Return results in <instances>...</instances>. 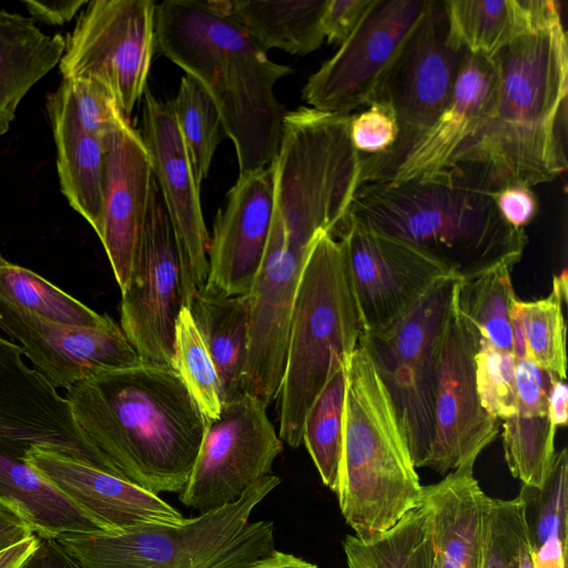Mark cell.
<instances>
[{
    "mask_svg": "<svg viewBox=\"0 0 568 568\" xmlns=\"http://www.w3.org/2000/svg\"><path fill=\"white\" fill-rule=\"evenodd\" d=\"M121 295L120 327L140 359L171 365L184 298L178 241L155 178L130 283Z\"/></svg>",
    "mask_w": 568,
    "mask_h": 568,
    "instance_id": "13",
    "label": "cell"
},
{
    "mask_svg": "<svg viewBox=\"0 0 568 568\" xmlns=\"http://www.w3.org/2000/svg\"><path fill=\"white\" fill-rule=\"evenodd\" d=\"M38 544L34 534L29 539L0 552V568H19Z\"/></svg>",
    "mask_w": 568,
    "mask_h": 568,
    "instance_id": "50",
    "label": "cell"
},
{
    "mask_svg": "<svg viewBox=\"0 0 568 568\" xmlns=\"http://www.w3.org/2000/svg\"><path fill=\"white\" fill-rule=\"evenodd\" d=\"M337 237L344 247L363 333L389 326L438 280L455 276L426 252L377 232L348 214Z\"/></svg>",
    "mask_w": 568,
    "mask_h": 568,
    "instance_id": "14",
    "label": "cell"
},
{
    "mask_svg": "<svg viewBox=\"0 0 568 568\" xmlns=\"http://www.w3.org/2000/svg\"><path fill=\"white\" fill-rule=\"evenodd\" d=\"M511 270L501 265L467 280H458L455 302L480 339L514 354L511 304L516 295Z\"/></svg>",
    "mask_w": 568,
    "mask_h": 568,
    "instance_id": "35",
    "label": "cell"
},
{
    "mask_svg": "<svg viewBox=\"0 0 568 568\" xmlns=\"http://www.w3.org/2000/svg\"><path fill=\"white\" fill-rule=\"evenodd\" d=\"M22 513L12 504L0 499V552L34 535Z\"/></svg>",
    "mask_w": 568,
    "mask_h": 568,
    "instance_id": "46",
    "label": "cell"
},
{
    "mask_svg": "<svg viewBox=\"0 0 568 568\" xmlns=\"http://www.w3.org/2000/svg\"><path fill=\"white\" fill-rule=\"evenodd\" d=\"M243 568H317V566L292 554L275 549L270 555L262 557Z\"/></svg>",
    "mask_w": 568,
    "mask_h": 568,
    "instance_id": "49",
    "label": "cell"
},
{
    "mask_svg": "<svg viewBox=\"0 0 568 568\" xmlns=\"http://www.w3.org/2000/svg\"><path fill=\"white\" fill-rule=\"evenodd\" d=\"M426 6L427 0H372L348 38L307 79L302 99L343 115L375 101Z\"/></svg>",
    "mask_w": 568,
    "mask_h": 568,
    "instance_id": "11",
    "label": "cell"
},
{
    "mask_svg": "<svg viewBox=\"0 0 568 568\" xmlns=\"http://www.w3.org/2000/svg\"><path fill=\"white\" fill-rule=\"evenodd\" d=\"M171 104L195 183L201 187L220 141L222 124L219 111L202 85L187 74L181 78Z\"/></svg>",
    "mask_w": 568,
    "mask_h": 568,
    "instance_id": "37",
    "label": "cell"
},
{
    "mask_svg": "<svg viewBox=\"0 0 568 568\" xmlns=\"http://www.w3.org/2000/svg\"><path fill=\"white\" fill-rule=\"evenodd\" d=\"M38 536V544L19 568H82L53 539Z\"/></svg>",
    "mask_w": 568,
    "mask_h": 568,
    "instance_id": "47",
    "label": "cell"
},
{
    "mask_svg": "<svg viewBox=\"0 0 568 568\" xmlns=\"http://www.w3.org/2000/svg\"><path fill=\"white\" fill-rule=\"evenodd\" d=\"M432 513V568H480L490 499L465 465L423 487Z\"/></svg>",
    "mask_w": 568,
    "mask_h": 568,
    "instance_id": "23",
    "label": "cell"
},
{
    "mask_svg": "<svg viewBox=\"0 0 568 568\" xmlns=\"http://www.w3.org/2000/svg\"><path fill=\"white\" fill-rule=\"evenodd\" d=\"M154 30L155 50L213 100L234 144L240 174L268 166L277 155L287 113L274 87L293 69L268 59L226 1L155 3Z\"/></svg>",
    "mask_w": 568,
    "mask_h": 568,
    "instance_id": "3",
    "label": "cell"
},
{
    "mask_svg": "<svg viewBox=\"0 0 568 568\" xmlns=\"http://www.w3.org/2000/svg\"><path fill=\"white\" fill-rule=\"evenodd\" d=\"M465 53L448 33L444 2L427 0L377 98L388 102L396 114L397 143L383 159L363 158L361 185L385 180L445 110Z\"/></svg>",
    "mask_w": 568,
    "mask_h": 568,
    "instance_id": "9",
    "label": "cell"
},
{
    "mask_svg": "<svg viewBox=\"0 0 568 568\" xmlns=\"http://www.w3.org/2000/svg\"><path fill=\"white\" fill-rule=\"evenodd\" d=\"M546 0H444L450 38L493 60L534 23Z\"/></svg>",
    "mask_w": 568,
    "mask_h": 568,
    "instance_id": "29",
    "label": "cell"
},
{
    "mask_svg": "<svg viewBox=\"0 0 568 568\" xmlns=\"http://www.w3.org/2000/svg\"><path fill=\"white\" fill-rule=\"evenodd\" d=\"M59 87L80 125L90 134L110 143L113 131L126 119L112 94L100 83L88 79L62 80Z\"/></svg>",
    "mask_w": 568,
    "mask_h": 568,
    "instance_id": "41",
    "label": "cell"
},
{
    "mask_svg": "<svg viewBox=\"0 0 568 568\" xmlns=\"http://www.w3.org/2000/svg\"><path fill=\"white\" fill-rule=\"evenodd\" d=\"M153 178L141 133L124 119L108 148L102 221L97 234L121 293L132 275Z\"/></svg>",
    "mask_w": 568,
    "mask_h": 568,
    "instance_id": "21",
    "label": "cell"
},
{
    "mask_svg": "<svg viewBox=\"0 0 568 568\" xmlns=\"http://www.w3.org/2000/svg\"><path fill=\"white\" fill-rule=\"evenodd\" d=\"M363 326L341 240L323 233L300 280L278 395L280 438L303 444L314 400L359 344Z\"/></svg>",
    "mask_w": 568,
    "mask_h": 568,
    "instance_id": "7",
    "label": "cell"
},
{
    "mask_svg": "<svg viewBox=\"0 0 568 568\" xmlns=\"http://www.w3.org/2000/svg\"><path fill=\"white\" fill-rule=\"evenodd\" d=\"M23 356L20 345L0 335V440L52 449L98 466L65 397Z\"/></svg>",
    "mask_w": 568,
    "mask_h": 568,
    "instance_id": "18",
    "label": "cell"
},
{
    "mask_svg": "<svg viewBox=\"0 0 568 568\" xmlns=\"http://www.w3.org/2000/svg\"><path fill=\"white\" fill-rule=\"evenodd\" d=\"M528 539L526 538L519 551V568H534Z\"/></svg>",
    "mask_w": 568,
    "mask_h": 568,
    "instance_id": "51",
    "label": "cell"
},
{
    "mask_svg": "<svg viewBox=\"0 0 568 568\" xmlns=\"http://www.w3.org/2000/svg\"><path fill=\"white\" fill-rule=\"evenodd\" d=\"M186 307L216 366L223 403L231 400L243 393L248 345L247 294L226 296L203 286Z\"/></svg>",
    "mask_w": 568,
    "mask_h": 568,
    "instance_id": "28",
    "label": "cell"
},
{
    "mask_svg": "<svg viewBox=\"0 0 568 568\" xmlns=\"http://www.w3.org/2000/svg\"><path fill=\"white\" fill-rule=\"evenodd\" d=\"M423 487L388 393L358 344L347 361L341 513L354 536L369 540L418 506Z\"/></svg>",
    "mask_w": 568,
    "mask_h": 568,
    "instance_id": "5",
    "label": "cell"
},
{
    "mask_svg": "<svg viewBox=\"0 0 568 568\" xmlns=\"http://www.w3.org/2000/svg\"><path fill=\"white\" fill-rule=\"evenodd\" d=\"M398 122L390 104L382 99L352 115L349 134L355 150L365 159L388 155L398 140Z\"/></svg>",
    "mask_w": 568,
    "mask_h": 568,
    "instance_id": "42",
    "label": "cell"
},
{
    "mask_svg": "<svg viewBox=\"0 0 568 568\" xmlns=\"http://www.w3.org/2000/svg\"><path fill=\"white\" fill-rule=\"evenodd\" d=\"M566 270L554 277L552 292L536 301L515 297L511 304L514 355L526 359L559 379H566Z\"/></svg>",
    "mask_w": 568,
    "mask_h": 568,
    "instance_id": "32",
    "label": "cell"
},
{
    "mask_svg": "<svg viewBox=\"0 0 568 568\" xmlns=\"http://www.w3.org/2000/svg\"><path fill=\"white\" fill-rule=\"evenodd\" d=\"M494 199L504 220L517 229H525L538 211V202L531 187L507 186L494 192Z\"/></svg>",
    "mask_w": 568,
    "mask_h": 568,
    "instance_id": "44",
    "label": "cell"
},
{
    "mask_svg": "<svg viewBox=\"0 0 568 568\" xmlns=\"http://www.w3.org/2000/svg\"><path fill=\"white\" fill-rule=\"evenodd\" d=\"M154 13L152 0L88 1L64 37L62 79L100 83L129 119L146 89L155 50Z\"/></svg>",
    "mask_w": 568,
    "mask_h": 568,
    "instance_id": "10",
    "label": "cell"
},
{
    "mask_svg": "<svg viewBox=\"0 0 568 568\" xmlns=\"http://www.w3.org/2000/svg\"><path fill=\"white\" fill-rule=\"evenodd\" d=\"M262 400L246 392L223 403L207 420L202 443L179 500L201 513L236 501L251 486L272 474L282 439Z\"/></svg>",
    "mask_w": 568,
    "mask_h": 568,
    "instance_id": "12",
    "label": "cell"
},
{
    "mask_svg": "<svg viewBox=\"0 0 568 568\" xmlns=\"http://www.w3.org/2000/svg\"><path fill=\"white\" fill-rule=\"evenodd\" d=\"M493 60L494 105L449 170L489 192L551 182L567 169L568 42L560 3L546 0L530 28Z\"/></svg>",
    "mask_w": 568,
    "mask_h": 568,
    "instance_id": "1",
    "label": "cell"
},
{
    "mask_svg": "<svg viewBox=\"0 0 568 568\" xmlns=\"http://www.w3.org/2000/svg\"><path fill=\"white\" fill-rule=\"evenodd\" d=\"M526 535L534 568H566L568 524V454H555L540 487L521 485Z\"/></svg>",
    "mask_w": 568,
    "mask_h": 568,
    "instance_id": "31",
    "label": "cell"
},
{
    "mask_svg": "<svg viewBox=\"0 0 568 568\" xmlns=\"http://www.w3.org/2000/svg\"><path fill=\"white\" fill-rule=\"evenodd\" d=\"M30 18L49 26H62L71 21L85 7V0H23Z\"/></svg>",
    "mask_w": 568,
    "mask_h": 568,
    "instance_id": "45",
    "label": "cell"
},
{
    "mask_svg": "<svg viewBox=\"0 0 568 568\" xmlns=\"http://www.w3.org/2000/svg\"><path fill=\"white\" fill-rule=\"evenodd\" d=\"M458 280H438L403 317L359 339L393 403L416 468L426 466L433 445L439 351Z\"/></svg>",
    "mask_w": 568,
    "mask_h": 568,
    "instance_id": "8",
    "label": "cell"
},
{
    "mask_svg": "<svg viewBox=\"0 0 568 568\" xmlns=\"http://www.w3.org/2000/svg\"><path fill=\"white\" fill-rule=\"evenodd\" d=\"M346 382L347 362L333 374L314 400L302 437L323 484L335 494L342 460Z\"/></svg>",
    "mask_w": 568,
    "mask_h": 568,
    "instance_id": "36",
    "label": "cell"
},
{
    "mask_svg": "<svg viewBox=\"0 0 568 568\" xmlns=\"http://www.w3.org/2000/svg\"><path fill=\"white\" fill-rule=\"evenodd\" d=\"M0 331L18 342L33 368L57 389L142 363L113 320L98 327L64 325L0 303Z\"/></svg>",
    "mask_w": 568,
    "mask_h": 568,
    "instance_id": "17",
    "label": "cell"
},
{
    "mask_svg": "<svg viewBox=\"0 0 568 568\" xmlns=\"http://www.w3.org/2000/svg\"><path fill=\"white\" fill-rule=\"evenodd\" d=\"M552 376L529 361H517V410L503 420V448L510 474L526 486L544 484L556 454L557 428L548 414Z\"/></svg>",
    "mask_w": 568,
    "mask_h": 568,
    "instance_id": "25",
    "label": "cell"
},
{
    "mask_svg": "<svg viewBox=\"0 0 568 568\" xmlns=\"http://www.w3.org/2000/svg\"><path fill=\"white\" fill-rule=\"evenodd\" d=\"M28 448L0 440V499L17 507L41 537L101 531L27 460Z\"/></svg>",
    "mask_w": 568,
    "mask_h": 568,
    "instance_id": "26",
    "label": "cell"
},
{
    "mask_svg": "<svg viewBox=\"0 0 568 568\" xmlns=\"http://www.w3.org/2000/svg\"><path fill=\"white\" fill-rule=\"evenodd\" d=\"M526 538L520 497L507 500L491 498L480 568H519V551Z\"/></svg>",
    "mask_w": 568,
    "mask_h": 568,
    "instance_id": "40",
    "label": "cell"
},
{
    "mask_svg": "<svg viewBox=\"0 0 568 568\" xmlns=\"http://www.w3.org/2000/svg\"><path fill=\"white\" fill-rule=\"evenodd\" d=\"M45 111L57 149L60 189L70 206L98 234L103 211L105 143L79 123L60 87L47 95Z\"/></svg>",
    "mask_w": 568,
    "mask_h": 568,
    "instance_id": "24",
    "label": "cell"
},
{
    "mask_svg": "<svg viewBox=\"0 0 568 568\" xmlns=\"http://www.w3.org/2000/svg\"><path fill=\"white\" fill-rule=\"evenodd\" d=\"M141 136L171 219L181 260L184 306L202 288L209 273L210 236L204 223L200 189L180 134L171 101L143 94Z\"/></svg>",
    "mask_w": 568,
    "mask_h": 568,
    "instance_id": "16",
    "label": "cell"
},
{
    "mask_svg": "<svg viewBox=\"0 0 568 568\" xmlns=\"http://www.w3.org/2000/svg\"><path fill=\"white\" fill-rule=\"evenodd\" d=\"M280 483L266 475L236 501L178 523L53 539L82 568H243L275 550L274 524L250 516Z\"/></svg>",
    "mask_w": 568,
    "mask_h": 568,
    "instance_id": "6",
    "label": "cell"
},
{
    "mask_svg": "<svg viewBox=\"0 0 568 568\" xmlns=\"http://www.w3.org/2000/svg\"><path fill=\"white\" fill-rule=\"evenodd\" d=\"M371 3L372 0H326L322 28L327 42L342 44Z\"/></svg>",
    "mask_w": 568,
    "mask_h": 568,
    "instance_id": "43",
    "label": "cell"
},
{
    "mask_svg": "<svg viewBox=\"0 0 568 568\" xmlns=\"http://www.w3.org/2000/svg\"><path fill=\"white\" fill-rule=\"evenodd\" d=\"M478 346L479 336L457 308L454 293L442 337L434 439L425 466L444 476L465 465H474L499 432V419L483 408L476 389Z\"/></svg>",
    "mask_w": 568,
    "mask_h": 568,
    "instance_id": "15",
    "label": "cell"
},
{
    "mask_svg": "<svg viewBox=\"0 0 568 568\" xmlns=\"http://www.w3.org/2000/svg\"><path fill=\"white\" fill-rule=\"evenodd\" d=\"M348 568H432V513L424 497L392 528L369 540L346 535Z\"/></svg>",
    "mask_w": 568,
    "mask_h": 568,
    "instance_id": "33",
    "label": "cell"
},
{
    "mask_svg": "<svg viewBox=\"0 0 568 568\" xmlns=\"http://www.w3.org/2000/svg\"><path fill=\"white\" fill-rule=\"evenodd\" d=\"M348 215L426 252L459 280L514 267L528 242L525 229L500 215L494 192L453 170L425 180L364 183Z\"/></svg>",
    "mask_w": 568,
    "mask_h": 568,
    "instance_id": "4",
    "label": "cell"
},
{
    "mask_svg": "<svg viewBox=\"0 0 568 568\" xmlns=\"http://www.w3.org/2000/svg\"><path fill=\"white\" fill-rule=\"evenodd\" d=\"M325 4L326 0L226 1L230 13L262 50L281 49L297 55L323 43Z\"/></svg>",
    "mask_w": 568,
    "mask_h": 568,
    "instance_id": "30",
    "label": "cell"
},
{
    "mask_svg": "<svg viewBox=\"0 0 568 568\" xmlns=\"http://www.w3.org/2000/svg\"><path fill=\"white\" fill-rule=\"evenodd\" d=\"M64 48L60 33L47 34L32 18L0 9V135L30 89L59 65Z\"/></svg>",
    "mask_w": 568,
    "mask_h": 568,
    "instance_id": "27",
    "label": "cell"
},
{
    "mask_svg": "<svg viewBox=\"0 0 568 568\" xmlns=\"http://www.w3.org/2000/svg\"><path fill=\"white\" fill-rule=\"evenodd\" d=\"M516 365L514 354L498 351L479 338L475 355L476 389L483 408L499 420L517 410Z\"/></svg>",
    "mask_w": 568,
    "mask_h": 568,
    "instance_id": "39",
    "label": "cell"
},
{
    "mask_svg": "<svg viewBox=\"0 0 568 568\" xmlns=\"http://www.w3.org/2000/svg\"><path fill=\"white\" fill-rule=\"evenodd\" d=\"M64 397L99 467L158 495L185 487L207 419L171 365L106 372Z\"/></svg>",
    "mask_w": 568,
    "mask_h": 568,
    "instance_id": "2",
    "label": "cell"
},
{
    "mask_svg": "<svg viewBox=\"0 0 568 568\" xmlns=\"http://www.w3.org/2000/svg\"><path fill=\"white\" fill-rule=\"evenodd\" d=\"M171 366L179 374L207 420L217 418L223 392L216 366L190 310L183 306L175 324Z\"/></svg>",
    "mask_w": 568,
    "mask_h": 568,
    "instance_id": "38",
    "label": "cell"
},
{
    "mask_svg": "<svg viewBox=\"0 0 568 568\" xmlns=\"http://www.w3.org/2000/svg\"><path fill=\"white\" fill-rule=\"evenodd\" d=\"M497 91L494 60L466 51L452 99L399 165L382 181L432 179L450 169L488 118Z\"/></svg>",
    "mask_w": 568,
    "mask_h": 568,
    "instance_id": "22",
    "label": "cell"
},
{
    "mask_svg": "<svg viewBox=\"0 0 568 568\" xmlns=\"http://www.w3.org/2000/svg\"><path fill=\"white\" fill-rule=\"evenodd\" d=\"M548 414L555 428L568 423V386L564 379L552 376L548 394Z\"/></svg>",
    "mask_w": 568,
    "mask_h": 568,
    "instance_id": "48",
    "label": "cell"
},
{
    "mask_svg": "<svg viewBox=\"0 0 568 568\" xmlns=\"http://www.w3.org/2000/svg\"><path fill=\"white\" fill-rule=\"evenodd\" d=\"M0 303L53 323L98 327L112 318L101 315L33 271L0 253Z\"/></svg>",
    "mask_w": 568,
    "mask_h": 568,
    "instance_id": "34",
    "label": "cell"
},
{
    "mask_svg": "<svg viewBox=\"0 0 568 568\" xmlns=\"http://www.w3.org/2000/svg\"><path fill=\"white\" fill-rule=\"evenodd\" d=\"M273 202L272 163L239 174L214 221L205 287L226 296L250 293L265 255Z\"/></svg>",
    "mask_w": 568,
    "mask_h": 568,
    "instance_id": "19",
    "label": "cell"
},
{
    "mask_svg": "<svg viewBox=\"0 0 568 568\" xmlns=\"http://www.w3.org/2000/svg\"><path fill=\"white\" fill-rule=\"evenodd\" d=\"M27 460L102 532L184 519L160 495L80 458L32 447L27 452Z\"/></svg>",
    "mask_w": 568,
    "mask_h": 568,
    "instance_id": "20",
    "label": "cell"
}]
</instances>
